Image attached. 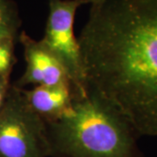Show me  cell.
Segmentation results:
<instances>
[{"mask_svg":"<svg viewBox=\"0 0 157 157\" xmlns=\"http://www.w3.org/2000/svg\"><path fill=\"white\" fill-rule=\"evenodd\" d=\"M78 38L85 83L157 136V0H91Z\"/></svg>","mask_w":157,"mask_h":157,"instance_id":"6da1fadb","label":"cell"},{"mask_svg":"<svg viewBox=\"0 0 157 157\" xmlns=\"http://www.w3.org/2000/svg\"><path fill=\"white\" fill-rule=\"evenodd\" d=\"M46 128L50 157H145L128 119L86 85Z\"/></svg>","mask_w":157,"mask_h":157,"instance_id":"7a4b0ae2","label":"cell"},{"mask_svg":"<svg viewBox=\"0 0 157 157\" xmlns=\"http://www.w3.org/2000/svg\"><path fill=\"white\" fill-rule=\"evenodd\" d=\"M0 157H50L46 123L14 84L0 110Z\"/></svg>","mask_w":157,"mask_h":157,"instance_id":"3957f363","label":"cell"},{"mask_svg":"<svg viewBox=\"0 0 157 157\" xmlns=\"http://www.w3.org/2000/svg\"><path fill=\"white\" fill-rule=\"evenodd\" d=\"M91 0H48L49 13L45 33L39 41L51 52L67 73L74 88L86 86L78 38L74 33V17L80 6Z\"/></svg>","mask_w":157,"mask_h":157,"instance_id":"277c9868","label":"cell"},{"mask_svg":"<svg viewBox=\"0 0 157 157\" xmlns=\"http://www.w3.org/2000/svg\"><path fill=\"white\" fill-rule=\"evenodd\" d=\"M18 41L23 46L26 67L24 74L14 85L24 88L28 85L38 86L71 83L60 62L39 40H35L22 31Z\"/></svg>","mask_w":157,"mask_h":157,"instance_id":"5b68a950","label":"cell"},{"mask_svg":"<svg viewBox=\"0 0 157 157\" xmlns=\"http://www.w3.org/2000/svg\"><path fill=\"white\" fill-rule=\"evenodd\" d=\"M22 91L29 106L45 123L61 117L73 100L71 83L38 86L29 90L22 88Z\"/></svg>","mask_w":157,"mask_h":157,"instance_id":"8992f818","label":"cell"},{"mask_svg":"<svg viewBox=\"0 0 157 157\" xmlns=\"http://www.w3.org/2000/svg\"><path fill=\"white\" fill-rule=\"evenodd\" d=\"M21 25L17 4L13 0H0V38L17 40Z\"/></svg>","mask_w":157,"mask_h":157,"instance_id":"52a82bcc","label":"cell"},{"mask_svg":"<svg viewBox=\"0 0 157 157\" xmlns=\"http://www.w3.org/2000/svg\"><path fill=\"white\" fill-rule=\"evenodd\" d=\"M17 40L0 38V77L10 78L13 67L17 63L15 43Z\"/></svg>","mask_w":157,"mask_h":157,"instance_id":"ba28073f","label":"cell"},{"mask_svg":"<svg viewBox=\"0 0 157 157\" xmlns=\"http://www.w3.org/2000/svg\"><path fill=\"white\" fill-rule=\"evenodd\" d=\"M11 86L10 78L0 77V110L2 109V107L6 102Z\"/></svg>","mask_w":157,"mask_h":157,"instance_id":"9c48e42d","label":"cell"}]
</instances>
